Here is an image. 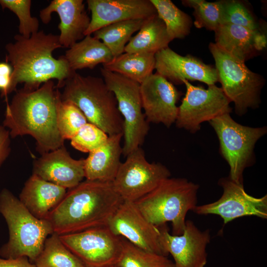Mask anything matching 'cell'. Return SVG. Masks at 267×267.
<instances>
[{
  "instance_id": "obj_32",
  "label": "cell",
  "mask_w": 267,
  "mask_h": 267,
  "mask_svg": "<svg viewBox=\"0 0 267 267\" xmlns=\"http://www.w3.org/2000/svg\"><path fill=\"white\" fill-rule=\"evenodd\" d=\"M183 5L194 9V25L214 32L222 24V1L208 2L204 0H183Z\"/></svg>"
},
{
  "instance_id": "obj_7",
  "label": "cell",
  "mask_w": 267,
  "mask_h": 267,
  "mask_svg": "<svg viewBox=\"0 0 267 267\" xmlns=\"http://www.w3.org/2000/svg\"><path fill=\"white\" fill-rule=\"evenodd\" d=\"M209 48L215 62L218 82L227 98L234 103L236 113L241 116L249 108H257L261 103L264 78L215 43H211Z\"/></svg>"
},
{
  "instance_id": "obj_3",
  "label": "cell",
  "mask_w": 267,
  "mask_h": 267,
  "mask_svg": "<svg viewBox=\"0 0 267 267\" xmlns=\"http://www.w3.org/2000/svg\"><path fill=\"white\" fill-rule=\"evenodd\" d=\"M123 201L112 182L86 179L67 191L47 220L59 235L107 226Z\"/></svg>"
},
{
  "instance_id": "obj_22",
  "label": "cell",
  "mask_w": 267,
  "mask_h": 267,
  "mask_svg": "<svg viewBox=\"0 0 267 267\" xmlns=\"http://www.w3.org/2000/svg\"><path fill=\"white\" fill-rule=\"evenodd\" d=\"M66 192L67 189L32 174L25 182L19 199L35 217L47 220Z\"/></svg>"
},
{
  "instance_id": "obj_6",
  "label": "cell",
  "mask_w": 267,
  "mask_h": 267,
  "mask_svg": "<svg viewBox=\"0 0 267 267\" xmlns=\"http://www.w3.org/2000/svg\"><path fill=\"white\" fill-rule=\"evenodd\" d=\"M199 185L184 178H168L134 204L154 225L159 227L171 222L172 234L181 235L186 216L197 205Z\"/></svg>"
},
{
  "instance_id": "obj_17",
  "label": "cell",
  "mask_w": 267,
  "mask_h": 267,
  "mask_svg": "<svg viewBox=\"0 0 267 267\" xmlns=\"http://www.w3.org/2000/svg\"><path fill=\"white\" fill-rule=\"evenodd\" d=\"M155 58L156 73L172 84L180 85L186 80L210 86L218 82L215 67L190 55H180L169 46L156 53Z\"/></svg>"
},
{
  "instance_id": "obj_21",
  "label": "cell",
  "mask_w": 267,
  "mask_h": 267,
  "mask_svg": "<svg viewBox=\"0 0 267 267\" xmlns=\"http://www.w3.org/2000/svg\"><path fill=\"white\" fill-rule=\"evenodd\" d=\"M219 47L245 62L258 55L267 45L265 31L230 24L221 25L215 31Z\"/></svg>"
},
{
  "instance_id": "obj_14",
  "label": "cell",
  "mask_w": 267,
  "mask_h": 267,
  "mask_svg": "<svg viewBox=\"0 0 267 267\" xmlns=\"http://www.w3.org/2000/svg\"><path fill=\"white\" fill-rule=\"evenodd\" d=\"M107 226L115 235L149 252L167 257L161 241L158 227L149 222L134 202L123 201Z\"/></svg>"
},
{
  "instance_id": "obj_13",
  "label": "cell",
  "mask_w": 267,
  "mask_h": 267,
  "mask_svg": "<svg viewBox=\"0 0 267 267\" xmlns=\"http://www.w3.org/2000/svg\"><path fill=\"white\" fill-rule=\"evenodd\" d=\"M219 184L223 189L222 196L215 202L197 205L193 212L201 215H218L224 224L245 216L267 218V195L259 198L252 196L245 191L243 183L228 177L221 178Z\"/></svg>"
},
{
  "instance_id": "obj_4",
  "label": "cell",
  "mask_w": 267,
  "mask_h": 267,
  "mask_svg": "<svg viewBox=\"0 0 267 267\" xmlns=\"http://www.w3.org/2000/svg\"><path fill=\"white\" fill-rule=\"evenodd\" d=\"M0 214L9 233L7 242L0 248V256L5 259L26 257L35 262L46 239L54 232L51 222L35 217L7 188L0 192Z\"/></svg>"
},
{
  "instance_id": "obj_12",
  "label": "cell",
  "mask_w": 267,
  "mask_h": 267,
  "mask_svg": "<svg viewBox=\"0 0 267 267\" xmlns=\"http://www.w3.org/2000/svg\"><path fill=\"white\" fill-rule=\"evenodd\" d=\"M182 83L186 91L178 107L175 122L178 128L195 133L200 130L201 123L231 112L230 101L221 88L213 85L204 89L186 80Z\"/></svg>"
},
{
  "instance_id": "obj_16",
  "label": "cell",
  "mask_w": 267,
  "mask_h": 267,
  "mask_svg": "<svg viewBox=\"0 0 267 267\" xmlns=\"http://www.w3.org/2000/svg\"><path fill=\"white\" fill-rule=\"evenodd\" d=\"M142 109L148 123H162L168 128L175 123L178 112L177 103L181 92L173 84L157 73L140 84Z\"/></svg>"
},
{
  "instance_id": "obj_11",
  "label": "cell",
  "mask_w": 267,
  "mask_h": 267,
  "mask_svg": "<svg viewBox=\"0 0 267 267\" xmlns=\"http://www.w3.org/2000/svg\"><path fill=\"white\" fill-rule=\"evenodd\" d=\"M64 245L86 267L116 266L123 250V238L107 226L59 235Z\"/></svg>"
},
{
  "instance_id": "obj_5",
  "label": "cell",
  "mask_w": 267,
  "mask_h": 267,
  "mask_svg": "<svg viewBox=\"0 0 267 267\" xmlns=\"http://www.w3.org/2000/svg\"><path fill=\"white\" fill-rule=\"evenodd\" d=\"M60 98L74 103L88 122L108 136L123 134L124 122L113 92L102 78L74 72L64 82Z\"/></svg>"
},
{
  "instance_id": "obj_38",
  "label": "cell",
  "mask_w": 267,
  "mask_h": 267,
  "mask_svg": "<svg viewBox=\"0 0 267 267\" xmlns=\"http://www.w3.org/2000/svg\"><path fill=\"white\" fill-rule=\"evenodd\" d=\"M0 267H37L26 257L5 259L0 258Z\"/></svg>"
},
{
  "instance_id": "obj_27",
  "label": "cell",
  "mask_w": 267,
  "mask_h": 267,
  "mask_svg": "<svg viewBox=\"0 0 267 267\" xmlns=\"http://www.w3.org/2000/svg\"><path fill=\"white\" fill-rule=\"evenodd\" d=\"M144 19L123 21L102 27L93 34L115 58L124 52V49L135 32L138 31Z\"/></svg>"
},
{
  "instance_id": "obj_1",
  "label": "cell",
  "mask_w": 267,
  "mask_h": 267,
  "mask_svg": "<svg viewBox=\"0 0 267 267\" xmlns=\"http://www.w3.org/2000/svg\"><path fill=\"white\" fill-rule=\"evenodd\" d=\"M60 94L52 80L37 89L16 91L11 102H6L2 123L11 138L31 136L41 155L64 146L56 120Z\"/></svg>"
},
{
  "instance_id": "obj_25",
  "label": "cell",
  "mask_w": 267,
  "mask_h": 267,
  "mask_svg": "<svg viewBox=\"0 0 267 267\" xmlns=\"http://www.w3.org/2000/svg\"><path fill=\"white\" fill-rule=\"evenodd\" d=\"M171 41L164 23L157 14L144 19L138 33L126 45L124 52L155 54L168 47Z\"/></svg>"
},
{
  "instance_id": "obj_37",
  "label": "cell",
  "mask_w": 267,
  "mask_h": 267,
  "mask_svg": "<svg viewBox=\"0 0 267 267\" xmlns=\"http://www.w3.org/2000/svg\"><path fill=\"white\" fill-rule=\"evenodd\" d=\"M10 138L8 130L0 124V168L10 153Z\"/></svg>"
},
{
  "instance_id": "obj_35",
  "label": "cell",
  "mask_w": 267,
  "mask_h": 267,
  "mask_svg": "<svg viewBox=\"0 0 267 267\" xmlns=\"http://www.w3.org/2000/svg\"><path fill=\"white\" fill-rule=\"evenodd\" d=\"M108 137L103 130L87 122L70 139L71 144L76 149L89 153L104 144Z\"/></svg>"
},
{
  "instance_id": "obj_36",
  "label": "cell",
  "mask_w": 267,
  "mask_h": 267,
  "mask_svg": "<svg viewBox=\"0 0 267 267\" xmlns=\"http://www.w3.org/2000/svg\"><path fill=\"white\" fill-rule=\"evenodd\" d=\"M12 69L8 63L0 62V92L1 96L4 97L7 102L8 94L13 92L11 87V75Z\"/></svg>"
},
{
  "instance_id": "obj_28",
  "label": "cell",
  "mask_w": 267,
  "mask_h": 267,
  "mask_svg": "<svg viewBox=\"0 0 267 267\" xmlns=\"http://www.w3.org/2000/svg\"><path fill=\"white\" fill-rule=\"evenodd\" d=\"M34 263L37 267H86L54 232L46 239L43 249Z\"/></svg>"
},
{
  "instance_id": "obj_2",
  "label": "cell",
  "mask_w": 267,
  "mask_h": 267,
  "mask_svg": "<svg viewBox=\"0 0 267 267\" xmlns=\"http://www.w3.org/2000/svg\"><path fill=\"white\" fill-rule=\"evenodd\" d=\"M15 42L5 45L6 62H9L13 92L18 84L24 83L29 89L39 88L42 84L57 80L56 86L62 88L65 81L75 71L70 68L63 55L58 59L52 56L55 49L62 47L58 35L39 31L26 38L19 34L14 36Z\"/></svg>"
},
{
  "instance_id": "obj_30",
  "label": "cell",
  "mask_w": 267,
  "mask_h": 267,
  "mask_svg": "<svg viewBox=\"0 0 267 267\" xmlns=\"http://www.w3.org/2000/svg\"><path fill=\"white\" fill-rule=\"evenodd\" d=\"M123 238V237H122ZM118 267H175L167 257L145 251L123 238V250Z\"/></svg>"
},
{
  "instance_id": "obj_26",
  "label": "cell",
  "mask_w": 267,
  "mask_h": 267,
  "mask_svg": "<svg viewBox=\"0 0 267 267\" xmlns=\"http://www.w3.org/2000/svg\"><path fill=\"white\" fill-rule=\"evenodd\" d=\"M102 65L108 71L141 84L153 74L155 66V54L124 52Z\"/></svg>"
},
{
  "instance_id": "obj_8",
  "label": "cell",
  "mask_w": 267,
  "mask_h": 267,
  "mask_svg": "<svg viewBox=\"0 0 267 267\" xmlns=\"http://www.w3.org/2000/svg\"><path fill=\"white\" fill-rule=\"evenodd\" d=\"M102 78L115 95L124 122L122 154L127 156L141 147L149 130V123L143 112L140 84L118 73L100 69Z\"/></svg>"
},
{
  "instance_id": "obj_29",
  "label": "cell",
  "mask_w": 267,
  "mask_h": 267,
  "mask_svg": "<svg viewBox=\"0 0 267 267\" xmlns=\"http://www.w3.org/2000/svg\"><path fill=\"white\" fill-rule=\"evenodd\" d=\"M157 15L164 23L171 41L183 39L190 32L191 17L178 8L170 0H150Z\"/></svg>"
},
{
  "instance_id": "obj_34",
  "label": "cell",
  "mask_w": 267,
  "mask_h": 267,
  "mask_svg": "<svg viewBox=\"0 0 267 267\" xmlns=\"http://www.w3.org/2000/svg\"><path fill=\"white\" fill-rule=\"evenodd\" d=\"M0 5L3 9H8L18 18L19 35L28 38L39 31V20L31 14V0H0Z\"/></svg>"
},
{
  "instance_id": "obj_31",
  "label": "cell",
  "mask_w": 267,
  "mask_h": 267,
  "mask_svg": "<svg viewBox=\"0 0 267 267\" xmlns=\"http://www.w3.org/2000/svg\"><path fill=\"white\" fill-rule=\"evenodd\" d=\"M56 120L58 131L64 140L71 139L88 122L74 103L61 99L60 94L57 104Z\"/></svg>"
},
{
  "instance_id": "obj_18",
  "label": "cell",
  "mask_w": 267,
  "mask_h": 267,
  "mask_svg": "<svg viewBox=\"0 0 267 267\" xmlns=\"http://www.w3.org/2000/svg\"><path fill=\"white\" fill-rule=\"evenodd\" d=\"M87 3L91 16L85 36L110 24L157 14L150 0H87Z\"/></svg>"
},
{
  "instance_id": "obj_23",
  "label": "cell",
  "mask_w": 267,
  "mask_h": 267,
  "mask_svg": "<svg viewBox=\"0 0 267 267\" xmlns=\"http://www.w3.org/2000/svg\"><path fill=\"white\" fill-rule=\"evenodd\" d=\"M123 134L109 135L101 146L85 159L86 179L112 182L121 165Z\"/></svg>"
},
{
  "instance_id": "obj_15",
  "label": "cell",
  "mask_w": 267,
  "mask_h": 267,
  "mask_svg": "<svg viewBox=\"0 0 267 267\" xmlns=\"http://www.w3.org/2000/svg\"><path fill=\"white\" fill-rule=\"evenodd\" d=\"M158 227L162 245L172 256L175 267H205L206 248L211 239L209 229L201 231L191 220L186 221L184 231L179 235L170 233L167 224Z\"/></svg>"
},
{
  "instance_id": "obj_9",
  "label": "cell",
  "mask_w": 267,
  "mask_h": 267,
  "mask_svg": "<svg viewBox=\"0 0 267 267\" xmlns=\"http://www.w3.org/2000/svg\"><path fill=\"white\" fill-rule=\"evenodd\" d=\"M209 122L217 134L222 154L229 166L228 178L243 183V171L252 162L255 144L266 134V128L242 125L232 119L230 113Z\"/></svg>"
},
{
  "instance_id": "obj_19",
  "label": "cell",
  "mask_w": 267,
  "mask_h": 267,
  "mask_svg": "<svg viewBox=\"0 0 267 267\" xmlns=\"http://www.w3.org/2000/svg\"><path fill=\"white\" fill-rule=\"evenodd\" d=\"M85 159H75L65 146L41 155L34 161L33 174L66 189L72 188L85 177Z\"/></svg>"
},
{
  "instance_id": "obj_10",
  "label": "cell",
  "mask_w": 267,
  "mask_h": 267,
  "mask_svg": "<svg viewBox=\"0 0 267 267\" xmlns=\"http://www.w3.org/2000/svg\"><path fill=\"white\" fill-rule=\"evenodd\" d=\"M126 157L112 182L115 191L124 201H136L171 175L163 164L149 162L141 147Z\"/></svg>"
},
{
  "instance_id": "obj_39",
  "label": "cell",
  "mask_w": 267,
  "mask_h": 267,
  "mask_svg": "<svg viewBox=\"0 0 267 267\" xmlns=\"http://www.w3.org/2000/svg\"><path fill=\"white\" fill-rule=\"evenodd\" d=\"M111 267H118L116 265V266Z\"/></svg>"
},
{
  "instance_id": "obj_33",
  "label": "cell",
  "mask_w": 267,
  "mask_h": 267,
  "mask_svg": "<svg viewBox=\"0 0 267 267\" xmlns=\"http://www.w3.org/2000/svg\"><path fill=\"white\" fill-rule=\"evenodd\" d=\"M221 1L222 24H230L253 30L265 31L242 2L235 0Z\"/></svg>"
},
{
  "instance_id": "obj_24",
  "label": "cell",
  "mask_w": 267,
  "mask_h": 267,
  "mask_svg": "<svg viewBox=\"0 0 267 267\" xmlns=\"http://www.w3.org/2000/svg\"><path fill=\"white\" fill-rule=\"evenodd\" d=\"M63 56L71 69L75 72L84 68L92 69L99 64L103 65L113 59L106 46L91 35L86 36L73 44Z\"/></svg>"
},
{
  "instance_id": "obj_20",
  "label": "cell",
  "mask_w": 267,
  "mask_h": 267,
  "mask_svg": "<svg viewBox=\"0 0 267 267\" xmlns=\"http://www.w3.org/2000/svg\"><path fill=\"white\" fill-rule=\"evenodd\" d=\"M52 12L59 15L60 22L59 41L62 47L70 48L85 37L90 18L85 9L83 0H53L40 12V17L44 24L48 23Z\"/></svg>"
}]
</instances>
